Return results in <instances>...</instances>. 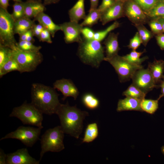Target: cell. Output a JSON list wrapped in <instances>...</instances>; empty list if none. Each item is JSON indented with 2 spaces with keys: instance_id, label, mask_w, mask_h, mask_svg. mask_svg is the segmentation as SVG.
Instances as JSON below:
<instances>
[{
  "instance_id": "d6986e66",
  "label": "cell",
  "mask_w": 164,
  "mask_h": 164,
  "mask_svg": "<svg viewBox=\"0 0 164 164\" xmlns=\"http://www.w3.org/2000/svg\"><path fill=\"white\" fill-rule=\"evenodd\" d=\"M34 20L37 21L45 29L48 30L53 37H54L57 31L61 30L60 25L55 24L51 18L44 12L39 14L34 18Z\"/></svg>"
},
{
  "instance_id": "db71d44e",
  "label": "cell",
  "mask_w": 164,
  "mask_h": 164,
  "mask_svg": "<svg viewBox=\"0 0 164 164\" xmlns=\"http://www.w3.org/2000/svg\"><path fill=\"white\" fill-rule=\"evenodd\" d=\"M161 151L162 154L164 155V146H162L161 148Z\"/></svg>"
},
{
  "instance_id": "f5cc1de1",
  "label": "cell",
  "mask_w": 164,
  "mask_h": 164,
  "mask_svg": "<svg viewBox=\"0 0 164 164\" xmlns=\"http://www.w3.org/2000/svg\"><path fill=\"white\" fill-rule=\"evenodd\" d=\"M27 1L37 2H41L42 0H27Z\"/></svg>"
},
{
  "instance_id": "60d3db41",
  "label": "cell",
  "mask_w": 164,
  "mask_h": 164,
  "mask_svg": "<svg viewBox=\"0 0 164 164\" xmlns=\"http://www.w3.org/2000/svg\"><path fill=\"white\" fill-rule=\"evenodd\" d=\"M115 2V0H102L101 4L98 9L102 12L113 5Z\"/></svg>"
},
{
  "instance_id": "b9f144b4",
  "label": "cell",
  "mask_w": 164,
  "mask_h": 164,
  "mask_svg": "<svg viewBox=\"0 0 164 164\" xmlns=\"http://www.w3.org/2000/svg\"><path fill=\"white\" fill-rule=\"evenodd\" d=\"M44 29L41 24L39 23L35 24L32 29L34 36H36L38 39L42 31Z\"/></svg>"
},
{
  "instance_id": "6f0895ef",
  "label": "cell",
  "mask_w": 164,
  "mask_h": 164,
  "mask_svg": "<svg viewBox=\"0 0 164 164\" xmlns=\"http://www.w3.org/2000/svg\"><path fill=\"white\" fill-rule=\"evenodd\" d=\"M163 2H164V0H161Z\"/></svg>"
},
{
  "instance_id": "ba28073f",
  "label": "cell",
  "mask_w": 164,
  "mask_h": 164,
  "mask_svg": "<svg viewBox=\"0 0 164 164\" xmlns=\"http://www.w3.org/2000/svg\"><path fill=\"white\" fill-rule=\"evenodd\" d=\"M104 60L108 62L114 67L121 82L132 79L137 70L143 68L142 65H138L132 63L123 56H120L118 54L109 58L105 57Z\"/></svg>"
},
{
  "instance_id": "5b68a950",
  "label": "cell",
  "mask_w": 164,
  "mask_h": 164,
  "mask_svg": "<svg viewBox=\"0 0 164 164\" xmlns=\"http://www.w3.org/2000/svg\"><path fill=\"white\" fill-rule=\"evenodd\" d=\"M11 49L12 57L19 65L20 73L33 71L43 61V56L39 51L22 50L16 45Z\"/></svg>"
},
{
  "instance_id": "f1b7e54d",
  "label": "cell",
  "mask_w": 164,
  "mask_h": 164,
  "mask_svg": "<svg viewBox=\"0 0 164 164\" xmlns=\"http://www.w3.org/2000/svg\"><path fill=\"white\" fill-rule=\"evenodd\" d=\"M145 51L144 50L141 52H138L136 50H132L128 54L123 56L127 60L130 62L138 65H141L142 63L148 58L147 56L142 58L140 57Z\"/></svg>"
},
{
  "instance_id": "6da1fadb",
  "label": "cell",
  "mask_w": 164,
  "mask_h": 164,
  "mask_svg": "<svg viewBox=\"0 0 164 164\" xmlns=\"http://www.w3.org/2000/svg\"><path fill=\"white\" fill-rule=\"evenodd\" d=\"M56 114L64 133L78 138L83 131V120L89 115L88 113L76 106H70L67 102L65 104H60Z\"/></svg>"
},
{
  "instance_id": "4fadbf2b",
  "label": "cell",
  "mask_w": 164,
  "mask_h": 164,
  "mask_svg": "<svg viewBox=\"0 0 164 164\" xmlns=\"http://www.w3.org/2000/svg\"><path fill=\"white\" fill-rule=\"evenodd\" d=\"M39 162L32 157L25 148L7 154L6 160V164H39Z\"/></svg>"
},
{
  "instance_id": "d6a6232c",
  "label": "cell",
  "mask_w": 164,
  "mask_h": 164,
  "mask_svg": "<svg viewBox=\"0 0 164 164\" xmlns=\"http://www.w3.org/2000/svg\"><path fill=\"white\" fill-rule=\"evenodd\" d=\"M120 25V23L118 21H115L105 29L95 32L94 39L100 42L102 41L111 31L119 27Z\"/></svg>"
},
{
  "instance_id": "74e56055",
  "label": "cell",
  "mask_w": 164,
  "mask_h": 164,
  "mask_svg": "<svg viewBox=\"0 0 164 164\" xmlns=\"http://www.w3.org/2000/svg\"><path fill=\"white\" fill-rule=\"evenodd\" d=\"M142 43V40L138 32H136L133 37L130 40L127 47L132 50H136Z\"/></svg>"
},
{
  "instance_id": "9f6ffc18",
  "label": "cell",
  "mask_w": 164,
  "mask_h": 164,
  "mask_svg": "<svg viewBox=\"0 0 164 164\" xmlns=\"http://www.w3.org/2000/svg\"><path fill=\"white\" fill-rule=\"evenodd\" d=\"M15 1V2H22V0H12Z\"/></svg>"
},
{
  "instance_id": "f546056e",
  "label": "cell",
  "mask_w": 164,
  "mask_h": 164,
  "mask_svg": "<svg viewBox=\"0 0 164 164\" xmlns=\"http://www.w3.org/2000/svg\"><path fill=\"white\" fill-rule=\"evenodd\" d=\"M20 70L18 63L12 57L0 68V77H1L8 73L12 71L19 72Z\"/></svg>"
},
{
  "instance_id": "83f0119b",
  "label": "cell",
  "mask_w": 164,
  "mask_h": 164,
  "mask_svg": "<svg viewBox=\"0 0 164 164\" xmlns=\"http://www.w3.org/2000/svg\"><path fill=\"white\" fill-rule=\"evenodd\" d=\"M122 95L126 97L142 100L145 98L146 94L132 84L123 92Z\"/></svg>"
},
{
  "instance_id": "4316f807",
  "label": "cell",
  "mask_w": 164,
  "mask_h": 164,
  "mask_svg": "<svg viewBox=\"0 0 164 164\" xmlns=\"http://www.w3.org/2000/svg\"><path fill=\"white\" fill-rule=\"evenodd\" d=\"M138 30L142 44L146 46L149 40L155 36L151 31L148 30L142 24L133 25Z\"/></svg>"
},
{
  "instance_id": "e0dca14e",
  "label": "cell",
  "mask_w": 164,
  "mask_h": 164,
  "mask_svg": "<svg viewBox=\"0 0 164 164\" xmlns=\"http://www.w3.org/2000/svg\"><path fill=\"white\" fill-rule=\"evenodd\" d=\"M25 17L29 19L35 18L40 13L44 12L46 8L41 2L27 1L23 2Z\"/></svg>"
},
{
  "instance_id": "603a6c76",
  "label": "cell",
  "mask_w": 164,
  "mask_h": 164,
  "mask_svg": "<svg viewBox=\"0 0 164 164\" xmlns=\"http://www.w3.org/2000/svg\"><path fill=\"white\" fill-rule=\"evenodd\" d=\"M101 12L97 8L89 10L88 14L86 16L83 22L80 24L82 26H87L91 27L97 23L100 20Z\"/></svg>"
},
{
  "instance_id": "f35d334b",
  "label": "cell",
  "mask_w": 164,
  "mask_h": 164,
  "mask_svg": "<svg viewBox=\"0 0 164 164\" xmlns=\"http://www.w3.org/2000/svg\"><path fill=\"white\" fill-rule=\"evenodd\" d=\"M51 36V35L50 32L44 28L41 33L38 39L40 41L51 43L52 41Z\"/></svg>"
},
{
  "instance_id": "11a10c76",
  "label": "cell",
  "mask_w": 164,
  "mask_h": 164,
  "mask_svg": "<svg viewBox=\"0 0 164 164\" xmlns=\"http://www.w3.org/2000/svg\"><path fill=\"white\" fill-rule=\"evenodd\" d=\"M116 2H125L127 0H115Z\"/></svg>"
},
{
  "instance_id": "816d5d0a",
  "label": "cell",
  "mask_w": 164,
  "mask_h": 164,
  "mask_svg": "<svg viewBox=\"0 0 164 164\" xmlns=\"http://www.w3.org/2000/svg\"><path fill=\"white\" fill-rule=\"evenodd\" d=\"M156 19H157L161 24L164 32V17Z\"/></svg>"
},
{
  "instance_id": "ab89813d",
  "label": "cell",
  "mask_w": 164,
  "mask_h": 164,
  "mask_svg": "<svg viewBox=\"0 0 164 164\" xmlns=\"http://www.w3.org/2000/svg\"><path fill=\"white\" fill-rule=\"evenodd\" d=\"M95 32L92 29L87 27L83 28L81 30L83 38L87 39H94Z\"/></svg>"
},
{
  "instance_id": "681fc988",
  "label": "cell",
  "mask_w": 164,
  "mask_h": 164,
  "mask_svg": "<svg viewBox=\"0 0 164 164\" xmlns=\"http://www.w3.org/2000/svg\"><path fill=\"white\" fill-rule=\"evenodd\" d=\"M44 4L45 5L55 4L58 2L59 0H43Z\"/></svg>"
},
{
  "instance_id": "bcb514c9",
  "label": "cell",
  "mask_w": 164,
  "mask_h": 164,
  "mask_svg": "<svg viewBox=\"0 0 164 164\" xmlns=\"http://www.w3.org/2000/svg\"><path fill=\"white\" fill-rule=\"evenodd\" d=\"M34 36L32 29L28 30V33L26 40L32 43L35 42V39L33 38Z\"/></svg>"
},
{
  "instance_id": "ffe728a7",
  "label": "cell",
  "mask_w": 164,
  "mask_h": 164,
  "mask_svg": "<svg viewBox=\"0 0 164 164\" xmlns=\"http://www.w3.org/2000/svg\"><path fill=\"white\" fill-rule=\"evenodd\" d=\"M147 68L156 84H159L164 76V61L155 59L153 62L149 63Z\"/></svg>"
},
{
  "instance_id": "2e32d148",
  "label": "cell",
  "mask_w": 164,
  "mask_h": 164,
  "mask_svg": "<svg viewBox=\"0 0 164 164\" xmlns=\"http://www.w3.org/2000/svg\"><path fill=\"white\" fill-rule=\"evenodd\" d=\"M118 34L110 32L104 41L106 58H111L118 54L120 49L118 41Z\"/></svg>"
},
{
  "instance_id": "52a82bcc",
  "label": "cell",
  "mask_w": 164,
  "mask_h": 164,
  "mask_svg": "<svg viewBox=\"0 0 164 164\" xmlns=\"http://www.w3.org/2000/svg\"><path fill=\"white\" fill-rule=\"evenodd\" d=\"M15 22L12 14L0 7V44L11 48L17 43L14 37Z\"/></svg>"
},
{
  "instance_id": "ee69618b",
  "label": "cell",
  "mask_w": 164,
  "mask_h": 164,
  "mask_svg": "<svg viewBox=\"0 0 164 164\" xmlns=\"http://www.w3.org/2000/svg\"><path fill=\"white\" fill-rule=\"evenodd\" d=\"M7 154L1 149H0V164H6Z\"/></svg>"
},
{
  "instance_id": "f6af8a7d",
  "label": "cell",
  "mask_w": 164,
  "mask_h": 164,
  "mask_svg": "<svg viewBox=\"0 0 164 164\" xmlns=\"http://www.w3.org/2000/svg\"><path fill=\"white\" fill-rule=\"evenodd\" d=\"M159 86L161 88V94L160 95L158 98L160 99L162 97H164V76L161 82L159 84Z\"/></svg>"
},
{
  "instance_id": "7dc6e473",
  "label": "cell",
  "mask_w": 164,
  "mask_h": 164,
  "mask_svg": "<svg viewBox=\"0 0 164 164\" xmlns=\"http://www.w3.org/2000/svg\"><path fill=\"white\" fill-rule=\"evenodd\" d=\"M9 0H0V7L7 9L9 6Z\"/></svg>"
},
{
  "instance_id": "30bf717a",
  "label": "cell",
  "mask_w": 164,
  "mask_h": 164,
  "mask_svg": "<svg viewBox=\"0 0 164 164\" xmlns=\"http://www.w3.org/2000/svg\"><path fill=\"white\" fill-rule=\"evenodd\" d=\"M132 84L146 94L153 88L159 87L157 85L148 68L137 70L132 79Z\"/></svg>"
},
{
  "instance_id": "8992f818",
  "label": "cell",
  "mask_w": 164,
  "mask_h": 164,
  "mask_svg": "<svg viewBox=\"0 0 164 164\" xmlns=\"http://www.w3.org/2000/svg\"><path fill=\"white\" fill-rule=\"evenodd\" d=\"M43 114L31 103L26 101L20 106L14 108L9 116L17 118L24 125L42 127Z\"/></svg>"
},
{
  "instance_id": "8d00e7d4",
  "label": "cell",
  "mask_w": 164,
  "mask_h": 164,
  "mask_svg": "<svg viewBox=\"0 0 164 164\" xmlns=\"http://www.w3.org/2000/svg\"><path fill=\"white\" fill-rule=\"evenodd\" d=\"M147 23L151 29V31L155 35L164 33L161 24L157 19H150Z\"/></svg>"
},
{
  "instance_id": "277c9868",
  "label": "cell",
  "mask_w": 164,
  "mask_h": 164,
  "mask_svg": "<svg viewBox=\"0 0 164 164\" xmlns=\"http://www.w3.org/2000/svg\"><path fill=\"white\" fill-rule=\"evenodd\" d=\"M64 133L60 126L47 130L41 139L40 161L44 154L50 151L58 152L65 149L63 143Z\"/></svg>"
},
{
  "instance_id": "ac0fdd59",
  "label": "cell",
  "mask_w": 164,
  "mask_h": 164,
  "mask_svg": "<svg viewBox=\"0 0 164 164\" xmlns=\"http://www.w3.org/2000/svg\"><path fill=\"white\" fill-rule=\"evenodd\" d=\"M141 101L129 97L120 99L118 103L117 111L118 112L125 111H143L140 107Z\"/></svg>"
},
{
  "instance_id": "cb8c5ba5",
  "label": "cell",
  "mask_w": 164,
  "mask_h": 164,
  "mask_svg": "<svg viewBox=\"0 0 164 164\" xmlns=\"http://www.w3.org/2000/svg\"><path fill=\"white\" fill-rule=\"evenodd\" d=\"M98 130L97 123H93L88 124L85 131L82 143H89L94 140L98 136Z\"/></svg>"
},
{
  "instance_id": "9c48e42d",
  "label": "cell",
  "mask_w": 164,
  "mask_h": 164,
  "mask_svg": "<svg viewBox=\"0 0 164 164\" xmlns=\"http://www.w3.org/2000/svg\"><path fill=\"white\" fill-rule=\"evenodd\" d=\"M43 128V127L35 128L20 126L15 131L1 138L0 140L8 138L17 139L26 146L32 147L39 139L41 130Z\"/></svg>"
},
{
  "instance_id": "e575fe53",
  "label": "cell",
  "mask_w": 164,
  "mask_h": 164,
  "mask_svg": "<svg viewBox=\"0 0 164 164\" xmlns=\"http://www.w3.org/2000/svg\"><path fill=\"white\" fill-rule=\"evenodd\" d=\"M145 14L149 11L159 0H133Z\"/></svg>"
},
{
  "instance_id": "d4e9b609",
  "label": "cell",
  "mask_w": 164,
  "mask_h": 164,
  "mask_svg": "<svg viewBox=\"0 0 164 164\" xmlns=\"http://www.w3.org/2000/svg\"><path fill=\"white\" fill-rule=\"evenodd\" d=\"M159 100L158 98L155 100L144 98L141 101L140 103L142 110L148 113L153 114L158 108Z\"/></svg>"
},
{
  "instance_id": "c3c4849f",
  "label": "cell",
  "mask_w": 164,
  "mask_h": 164,
  "mask_svg": "<svg viewBox=\"0 0 164 164\" xmlns=\"http://www.w3.org/2000/svg\"><path fill=\"white\" fill-rule=\"evenodd\" d=\"M91 7L90 10L97 9L98 6L99 0H90Z\"/></svg>"
},
{
  "instance_id": "484cf974",
  "label": "cell",
  "mask_w": 164,
  "mask_h": 164,
  "mask_svg": "<svg viewBox=\"0 0 164 164\" xmlns=\"http://www.w3.org/2000/svg\"><path fill=\"white\" fill-rule=\"evenodd\" d=\"M145 14L149 19L164 17V2L159 0L155 6Z\"/></svg>"
},
{
  "instance_id": "1f68e13d",
  "label": "cell",
  "mask_w": 164,
  "mask_h": 164,
  "mask_svg": "<svg viewBox=\"0 0 164 164\" xmlns=\"http://www.w3.org/2000/svg\"><path fill=\"white\" fill-rule=\"evenodd\" d=\"M12 57V49L0 44V68Z\"/></svg>"
},
{
  "instance_id": "8fae6325",
  "label": "cell",
  "mask_w": 164,
  "mask_h": 164,
  "mask_svg": "<svg viewBox=\"0 0 164 164\" xmlns=\"http://www.w3.org/2000/svg\"><path fill=\"white\" fill-rule=\"evenodd\" d=\"M124 15L133 25L147 23L149 19L139 6L133 0H127L124 3Z\"/></svg>"
},
{
  "instance_id": "44dd1931",
  "label": "cell",
  "mask_w": 164,
  "mask_h": 164,
  "mask_svg": "<svg viewBox=\"0 0 164 164\" xmlns=\"http://www.w3.org/2000/svg\"><path fill=\"white\" fill-rule=\"evenodd\" d=\"M84 0H78L69 10L68 14L70 21L78 22L86 16L84 9Z\"/></svg>"
},
{
  "instance_id": "9a60e30c",
  "label": "cell",
  "mask_w": 164,
  "mask_h": 164,
  "mask_svg": "<svg viewBox=\"0 0 164 164\" xmlns=\"http://www.w3.org/2000/svg\"><path fill=\"white\" fill-rule=\"evenodd\" d=\"M53 88L60 91L63 97L62 99L64 100L68 97H72L76 100L79 94L77 88L73 82L70 79L63 78L56 80L53 84Z\"/></svg>"
},
{
  "instance_id": "4dcf8cb0",
  "label": "cell",
  "mask_w": 164,
  "mask_h": 164,
  "mask_svg": "<svg viewBox=\"0 0 164 164\" xmlns=\"http://www.w3.org/2000/svg\"><path fill=\"white\" fill-rule=\"evenodd\" d=\"M84 105L88 108L94 109L97 108L99 104V101L93 94L90 93L84 94L82 98Z\"/></svg>"
},
{
  "instance_id": "836d02e7",
  "label": "cell",
  "mask_w": 164,
  "mask_h": 164,
  "mask_svg": "<svg viewBox=\"0 0 164 164\" xmlns=\"http://www.w3.org/2000/svg\"><path fill=\"white\" fill-rule=\"evenodd\" d=\"M12 15L15 21L25 17V12L22 2H15L13 5Z\"/></svg>"
},
{
  "instance_id": "7c38bea8",
  "label": "cell",
  "mask_w": 164,
  "mask_h": 164,
  "mask_svg": "<svg viewBox=\"0 0 164 164\" xmlns=\"http://www.w3.org/2000/svg\"><path fill=\"white\" fill-rule=\"evenodd\" d=\"M64 34V39L67 43L74 42L80 43L82 40L81 36L83 28L80 24L75 22L70 21L60 25Z\"/></svg>"
},
{
  "instance_id": "d590c367",
  "label": "cell",
  "mask_w": 164,
  "mask_h": 164,
  "mask_svg": "<svg viewBox=\"0 0 164 164\" xmlns=\"http://www.w3.org/2000/svg\"><path fill=\"white\" fill-rule=\"evenodd\" d=\"M16 45L19 49L26 51H39L42 48L41 46H36L32 43L26 40H19L17 42Z\"/></svg>"
},
{
  "instance_id": "3957f363",
  "label": "cell",
  "mask_w": 164,
  "mask_h": 164,
  "mask_svg": "<svg viewBox=\"0 0 164 164\" xmlns=\"http://www.w3.org/2000/svg\"><path fill=\"white\" fill-rule=\"evenodd\" d=\"M100 42L94 39L83 38L79 43L77 51V55L83 63L93 67H99L105 58L104 48Z\"/></svg>"
},
{
  "instance_id": "7402d4cb",
  "label": "cell",
  "mask_w": 164,
  "mask_h": 164,
  "mask_svg": "<svg viewBox=\"0 0 164 164\" xmlns=\"http://www.w3.org/2000/svg\"><path fill=\"white\" fill-rule=\"evenodd\" d=\"M35 21L24 17L15 21L14 26L15 34L19 36L32 29L35 24Z\"/></svg>"
},
{
  "instance_id": "7bdbcfd3",
  "label": "cell",
  "mask_w": 164,
  "mask_h": 164,
  "mask_svg": "<svg viewBox=\"0 0 164 164\" xmlns=\"http://www.w3.org/2000/svg\"><path fill=\"white\" fill-rule=\"evenodd\" d=\"M155 37L160 49L162 50H164V34L155 35Z\"/></svg>"
},
{
  "instance_id": "5bb4252c",
  "label": "cell",
  "mask_w": 164,
  "mask_h": 164,
  "mask_svg": "<svg viewBox=\"0 0 164 164\" xmlns=\"http://www.w3.org/2000/svg\"><path fill=\"white\" fill-rule=\"evenodd\" d=\"M124 2H116L113 5L101 12L100 21L103 25L125 17L123 10Z\"/></svg>"
},
{
  "instance_id": "f907efd6",
  "label": "cell",
  "mask_w": 164,
  "mask_h": 164,
  "mask_svg": "<svg viewBox=\"0 0 164 164\" xmlns=\"http://www.w3.org/2000/svg\"><path fill=\"white\" fill-rule=\"evenodd\" d=\"M28 33V30L19 36V40L22 41L26 40Z\"/></svg>"
},
{
  "instance_id": "7a4b0ae2",
  "label": "cell",
  "mask_w": 164,
  "mask_h": 164,
  "mask_svg": "<svg viewBox=\"0 0 164 164\" xmlns=\"http://www.w3.org/2000/svg\"><path fill=\"white\" fill-rule=\"evenodd\" d=\"M31 103L43 113L56 114L60 105L59 94L53 87L39 83H33L31 89Z\"/></svg>"
}]
</instances>
